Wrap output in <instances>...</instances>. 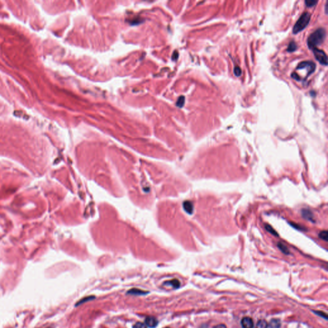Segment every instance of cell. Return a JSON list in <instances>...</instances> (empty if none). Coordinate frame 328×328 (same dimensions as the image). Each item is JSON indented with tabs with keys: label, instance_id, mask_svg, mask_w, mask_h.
Masks as SVG:
<instances>
[{
	"label": "cell",
	"instance_id": "obj_1",
	"mask_svg": "<svg viewBox=\"0 0 328 328\" xmlns=\"http://www.w3.org/2000/svg\"><path fill=\"white\" fill-rule=\"evenodd\" d=\"M326 32L324 28H320L311 34L307 40V44L310 49L316 48V46L321 44L324 41Z\"/></svg>",
	"mask_w": 328,
	"mask_h": 328
},
{
	"label": "cell",
	"instance_id": "obj_2",
	"mask_svg": "<svg viewBox=\"0 0 328 328\" xmlns=\"http://www.w3.org/2000/svg\"><path fill=\"white\" fill-rule=\"evenodd\" d=\"M311 19V14L309 12H305L303 13L300 18L298 19L296 23L293 28V33L294 34H298L300 32L302 31L304 29L308 26Z\"/></svg>",
	"mask_w": 328,
	"mask_h": 328
},
{
	"label": "cell",
	"instance_id": "obj_3",
	"mask_svg": "<svg viewBox=\"0 0 328 328\" xmlns=\"http://www.w3.org/2000/svg\"><path fill=\"white\" fill-rule=\"evenodd\" d=\"M315 69H316V65H315V64L314 63V62H311V61L302 62H301V63H299L298 64L297 67V70L306 69V73H307L306 76L307 77H308V76H310V74H312L315 71Z\"/></svg>",
	"mask_w": 328,
	"mask_h": 328
},
{
	"label": "cell",
	"instance_id": "obj_4",
	"mask_svg": "<svg viewBox=\"0 0 328 328\" xmlns=\"http://www.w3.org/2000/svg\"><path fill=\"white\" fill-rule=\"evenodd\" d=\"M313 52L315 59L319 62L320 64L324 65H327V57L324 51L316 48L313 49Z\"/></svg>",
	"mask_w": 328,
	"mask_h": 328
},
{
	"label": "cell",
	"instance_id": "obj_5",
	"mask_svg": "<svg viewBox=\"0 0 328 328\" xmlns=\"http://www.w3.org/2000/svg\"><path fill=\"white\" fill-rule=\"evenodd\" d=\"M241 324L243 328H253L254 327V322H253L252 319L250 317L243 318L241 321Z\"/></svg>",
	"mask_w": 328,
	"mask_h": 328
},
{
	"label": "cell",
	"instance_id": "obj_6",
	"mask_svg": "<svg viewBox=\"0 0 328 328\" xmlns=\"http://www.w3.org/2000/svg\"><path fill=\"white\" fill-rule=\"evenodd\" d=\"M146 325L151 328H155L158 325V321L153 317H147L145 320Z\"/></svg>",
	"mask_w": 328,
	"mask_h": 328
},
{
	"label": "cell",
	"instance_id": "obj_7",
	"mask_svg": "<svg viewBox=\"0 0 328 328\" xmlns=\"http://www.w3.org/2000/svg\"><path fill=\"white\" fill-rule=\"evenodd\" d=\"M183 207H184V209L185 210V211L188 214H192V213L193 205H192V203H191V202H189V201L185 202L184 204H183Z\"/></svg>",
	"mask_w": 328,
	"mask_h": 328
},
{
	"label": "cell",
	"instance_id": "obj_8",
	"mask_svg": "<svg viewBox=\"0 0 328 328\" xmlns=\"http://www.w3.org/2000/svg\"><path fill=\"white\" fill-rule=\"evenodd\" d=\"M302 215H303V217L306 219L310 220V221L313 220V215L308 210H303L302 211Z\"/></svg>",
	"mask_w": 328,
	"mask_h": 328
},
{
	"label": "cell",
	"instance_id": "obj_9",
	"mask_svg": "<svg viewBox=\"0 0 328 328\" xmlns=\"http://www.w3.org/2000/svg\"><path fill=\"white\" fill-rule=\"evenodd\" d=\"M281 326V322L278 319H272L269 323V327L271 328H279Z\"/></svg>",
	"mask_w": 328,
	"mask_h": 328
},
{
	"label": "cell",
	"instance_id": "obj_10",
	"mask_svg": "<svg viewBox=\"0 0 328 328\" xmlns=\"http://www.w3.org/2000/svg\"><path fill=\"white\" fill-rule=\"evenodd\" d=\"M165 284H167V285H171L172 287H174V288H178L180 287V283L179 282V281H178V280H173L172 281H167V283H165Z\"/></svg>",
	"mask_w": 328,
	"mask_h": 328
},
{
	"label": "cell",
	"instance_id": "obj_11",
	"mask_svg": "<svg viewBox=\"0 0 328 328\" xmlns=\"http://www.w3.org/2000/svg\"><path fill=\"white\" fill-rule=\"evenodd\" d=\"M268 324L265 320H260L256 326V328H267Z\"/></svg>",
	"mask_w": 328,
	"mask_h": 328
},
{
	"label": "cell",
	"instance_id": "obj_12",
	"mask_svg": "<svg viewBox=\"0 0 328 328\" xmlns=\"http://www.w3.org/2000/svg\"><path fill=\"white\" fill-rule=\"evenodd\" d=\"M297 48V45L296 43L294 42V41H292V42H290V43L288 45V47L287 48V51L293 52L294 51H296Z\"/></svg>",
	"mask_w": 328,
	"mask_h": 328
},
{
	"label": "cell",
	"instance_id": "obj_13",
	"mask_svg": "<svg viewBox=\"0 0 328 328\" xmlns=\"http://www.w3.org/2000/svg\"><path fill=\"white\" fill-rule=\"evenodd\" d=\"M278 247L280 248V249L283 252V253H285V254L286 255H288L289 254V251H288V249L287 248V247H286L285 245H284L283 243H279L277 245Z\"/></svg>",
	"mask_w": 328,
	"mask_h": 328
},
{
	"label": "cell",
	"instance_id": "obj_14",
	"mask_svg": "<svg viewBox=\"0 0 328 328\" xmlns=\"http://www.w3.org/2000/svg\"><path fill=\"white\" fill-rule=\"evenodd\" d=\"M128 294H131L135 295H138V294L142 295V294H146V292H143L142 290H140L138 289H132L128 292Z\"/></svg>",
	"mask_w": 328,
	"mask_h": 328
},
{
	"label": "cell",
	"instance_id": "obj_15",
	"mask_svg": "<svg viewBox=\"0 0 328 328\" xmlns=\"http://www.w3.org/2000/svg\"><path fill=\"white\" fill-rule=\"evenodd\" d=\"M318 3L317 1H315V0H306L305 1V3L306 6L308 7H311L315 6Z\"/></svg>",
	"mask_w": 328,
	"mask_h": 328
},
{
	"label": "cell",
	"instance_id": "obj_16",
	"mask_svg": "<svg viewBox=\"0 0 328 328\" xmlns=\"http://www.w3.org/2000/svg\"><path fill=\"white\" fill-rule=\"evenodd\" d=\"M319 236L321 239L325 240V241H327V231H321L319 234Z\"/></svg>",
	"mask_w": 328,
	"mask_h": 328
},
{
	"label": "cell",
	"instance_id": "obj_17",
	"mask_svg": "<svg viewBox=\"0 0 328 328\" xmlns=\"http://www.w3.org/2000/svg\"><path fill=\"white\" fill-rule=\"evenodd\" d=\"M265 229H266L269 232H270V233H272V235H275V236H277V233L276 232V231L273 229V228L269 225H266L265 226Z\"/></svg>",
	"mask_w": 328,
	"mask_h": 328
},
{
	"label": "cell",
	"instance_id": "obj_18",
	"mask_svg": "<svg viewBox=\"0 0 328 328\" xmlns=\"http://www.w3.org/2000/svg\"><path fill=\"white\" fill-rule=\"evenodd\" d=\"M234 73L235 74V76H238V77L240 76L242 74L241 69H240V68L239 67H238V66H236V67H235V69H234Z\"/></svg>",
	"mask_w": 328,
	"mask_h": 328
},
{
	"label": "cell",
	"instance_id": "obj_19",
	"mask_svg": "<svg viewBox=\"0 0 328 328\" xmlns=\"http://www.w3.org/2000/svg\"><path fill=\"white\" fill-rule=\"evenodd\" d=\"M133 328H147L146 325L144 324V323L138 322L135 324L133 327Z\"/></svg>",
	"mask_w": 328,
	"mask_h": 328
},
{
	"label": "cell",
	"instance_id": "obj_20",
	"mask_svg": "<svg viewBox=\"0 0 328 328\" xmlns=\"http://www.w3.org/2000/svg\"><path fill=\"white\" fill-rule=\"evenodd\" d=\"M184 102H185V98L183 96H181V97H180V98L179 99H178L177 105H178V106H179L180 107H181V106H183V105Z\"/></svg>",
	"mask_w": 328,
	"mask_h": 328
},
{
	"label": "cell",
	"instance_id": "obj_21",
	"mask_svg": "<svg viewBox=\"0 0 328 328\" xmlns=\"http://www.w3.org/2000/svg\"><path fill=\"white\" fill-rule=\"evenodd\" d=\"M291 76H292V78H293L294 79H295V80H297V81H300L301 80V78H299V76L296 73H292Z\"/></svg>",
	"mask_w": 328,
	"mask_h": 328
},
{
	"label": "cell",
	"instance_id": "obj_22",
	"mask_svg": "<svg viewBox=\"0 0 328 328\" xmlns=\"http://www.w3.org/2000/svg\"><path fill=\"white\" fill-rule=\"evenodd\" d=\"M93 298H94V297H85V299H82V300H81V301L80 302H78V305H80V304H81V303H83V302H84L87 301V300H91V299H93Z\"/></svg>",
	"mask_w": 328,
	"mask_h": 328
},
{
	"label": "cell",
	"instance_id": "obj_23",
	"mask_svg": "<svg viewBox=\"0 0 328 328\" xmlns=\"http://www.w3.org/2000/svg\"><path fill=\"white\" fill-rule=\"evenodd\" d=\"M214 328H226V326L224 325V324H219V325H217L215 327H214Z\"/></svg>",
	"mask_w": 328,
	"mask_h": 328
},
{
	"label": "cell",
	"instance_id": "obj_24",
	"mask_svg": "<svg viewBox=\"0 0 328 328\" xmlns=\"http://www.w3.org/2000/svg\"><path fill=\"white\" fill-rule=\"evenodd\" d=\"M327 7H328V5H327V2L326 4V6H325V11H326V14L327 13Z\"/></svg>",
	"mask_w": 328,
	"mask_h": 328
}]
</instances>
